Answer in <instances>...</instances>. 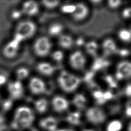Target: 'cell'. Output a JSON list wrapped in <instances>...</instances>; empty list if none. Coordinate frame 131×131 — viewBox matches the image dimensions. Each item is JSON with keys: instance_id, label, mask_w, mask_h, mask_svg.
Returning a JSON list of instances; mask_svg holds the SVG:
<instances>
[{"instance_id": "cell-1", "label": "cell", "mask_w": 131, "mask_h": 131, "mask_svg": "<svg viewBox=\"0 0 131 131\" xmlns=\"http://www.w3.org/2000/svg\"><path fill=\"white\" fill-rule=\"evenodd\" d=\"M34 119V115L30 108L20 106L15 112L11 126L15 129L28 128L31 126Z\"/></svg>"}, {"instance_id": "cell-2", "label": "cell", "mask_w": 131, "mask_h": 131, "mask_svg": "<svg viewBox=\"0 0 131 131\" xmlns=\"http://www.w3.org/2000/svg\"><path fill=\"white\" fill-rule=\"evenodd\" d=\"M58 83L63 91L71 93L78 88L80 83V79L66 71H62L58 78Z\"/></svg>"}, {"instance_id": "cell-3", "label": "cell", "mask_w": 131, "mask_h": 131, "mask_svg": "<svg viewBox=\"0 0 131 131\" xmlns=\"http://www.w3.org/2000/svg\"><path fill=\"white\" fill-rule=\"evenodd\" d=\"M36 30L34 23L29 20H26L19 23L16 29V32L14 39L20 42L21 41L32 37Z\"/></svg>"}, {"instance_id": "cell-4", "label": "cell", "mask_w": 131, "mask_h": 131, "mask_svg": "<svg viewBox=\"0 0 131 131\" xmlns=\"http://www.w3.org/2000/svg\"><path fill=\"white\" fill-rule=\"evenodd\" d=\"M52 45L50 40L45 36L37 38L33 45L35 53L38 56H46L49 53Z\"/></svg>"}, {"instance_id": "cell-5", "label": "cell", "mask_w": 131, "mask_h": 131, "mask_svg": "<svg viewBox=\"0 0 131 131\" xmlns=\"http://www.w3.org/2000/svg\"><path fill=\"white\" fill-rule=\"evenodd\" d=\"M87 120L91 123L98 124L103 123L106 118L104 112L99 108L91 107L86 112Z\"/></svg>"}, {"instance_id": "cell-6", "label": "cell", "mask_w": 131, "mask_h": 131, "mask_svg": "<svg viewBox=\"0 0 131 131\" xmlns=\"http://www.w3.org/2000/svg\"><path fill=\"white\" fill-rule=\"evenodd\" d=\"M85 59L83 54L79 51L72 53L69 58L71 66L76 70H82L85 64Z\"/></svg>"}, {"instance_id": "cell-7", "label": "cell", "mask_w": 131, "mask_h": 131, "mask_svg": "<svg viewBox=\"0 0 131 131\" xmlns=\"http://www.w3.org/2000/svg\"><path fill=\"white\" fill-rule=\"evenodd\" d=\"M116 76L118 80L130 77L131 62L127 61L120 62L117 67Z\"/></svg>"}, {"instance_id": "cell-8", "label": "cell", "mask_w": 131, "mask_h": 131, "mask_svg": "<svg viewBox=\"0 0 131 131\" xmlns=\"http://www.w3.org/2000/svg\"><path fill=\"white\" fill-rule=\"evenodd\" d=\"M29 87L31 92L35 95L42 94L46 90L44 82L37 77H33L30 80Z\"/></svg>"}, {"instance_id": "cell-9", "label": "cell", "mask_w": 131, "mask_h": 131, "mask_svg": "<svg viewBox=\"0 0 131 131\" xmlns=\"http://www.w3.org/2000/svg\"><path fill=\"white\" fill-rule=\"evenodd\" d=\"M19 43L15 39L9 42L3 49V53L4 56L9 59L14 57L17 54Z\"/></svg>"}, {"instance_id": "cell-10", "label": "cell", "mask_w": 131, "mask_h": 131, "mask_svg": "<svg viewBox=\"0 0 131 131\" xmlns=\"http://www.w3.org/2000/svg\"><path fill=\"white\" fill-rule=\"evenodd\" d=\"M8 88L11 97L13 99L19 98L23 95V87L19 80L10 82L8 84Z\"/></svg>"}, {"instance_id": "cell-11", "label": "cell", "mask_w": 131, "mask_h": 131, "mask_svg": "<svg viewBox=\"0 0 131 131\" xmlns=\"http://www.w3.org/2000/svg\"><path fill=\"white\" fill-rule=\"evenodd\" d=\"M52 104L55 112L61 113L68 109V101L64 98L61 96H55L52 101Z\"/></svg>"}, {"instance_id": "cell-12", "label": "cell", "mask_w": 131, "mask_h": 131, "mask_svg": "<svg viewBox=\"0 0 131 131\" xmlns=\"http://www.w3.org/2000/svg\"><path fill=\"white\" fill-rule=\"evenodd\" d=\"M74 12L72 14L76 20H81L85 18L89 13L88 7L82 3H78L76 5Z\"/></svg>"}, {"instance_id": "cell-13", "label": "cell", "mask_w": 131, "mask_h": 131, "mask_svg": "<svg viewBox=\"0 0 131 131\" xmlns=\"http://www.w3.org/2000/svg\"><path fill=\"white\" fill-rule=\"evenodd\" d=\"M40 126L47 131H55L57 126V122L53 117H47L39 121Z\"/></svg>"}, {"instance_id": "cell-14", "label": "cell", "mask_w": 131, "mask_h": 131, "mask_svg": "<svg viewBox=\"0 0 131 131\" xmlns=\"http://www.w3.org/2000/svg\"><path fill=\"white\" fill-rule=\"evenodd\" d=\"M23 10L26 14L29 16H33L38 13L39 7L37 3L35 1H29L23 3Z\"/></svg>"}, {"instance_id": "cell-15", "label": "cell", "mask_w": 131, "mask_h": 131, "mask_svg": "<svg viewBox=\"0 0 131 131\" xmlns=\"http://www.w3.org/2000/svg\"><path fill=\"white\" fill-rule=\"evenodd\" d=\"M37 70L43 75L50 76L55 71L54 68L50 63L47 62H40L37 65Z\"/></svg>"}, {"instance_id": "cell-16", "label": "cell", "mask_w": 131, "mask_h": 131, "mask_svg": "<svg viewBox=\"0 0 131 131\" xmlns=\"http://www.w3.org/2000/svg\"><path fill=\"white\" fill-rule=\"evenodd\" d=\"M103 49L104 53L106 55H110L114 53L117 50L116 45L111 39H105L103 43Z\"/></svg>"}, {"instance_id": "cell-17", "label": "cell", "mask_w": 131, "mask_h": 131, "mask_svg": "<svg viewBox=\"0 0 131 131\" xmlns=\"http://www.w3.org/2000/svg\"><path fill=\"white\" fill-rule=\"evenodd\" d=\"M73 39L70 36L63 35L60 36L58 40L59 46L64 49L70 48L73 45Z\"/></svg>"}, {"instance_id": "cell-18", "label": "cell", "mask_w": 131, "mask_h": 131, "mask_svg": "<svg viewBox=\"0 0 131 131\" xmlns=\"http://www.w3.org/2000/svg\"><path fill=\"white\" fill-rule=\"evenodd\" d=\"M86 98L83 94H76L73 100L74 105L79 109H82L84 107L86 104Z\"/></svg>"}, {"instance_id": "cell-19", "label": "cell", "mask_w": 131, "mask_h": 131, "mask_svg": "<svg viewBox=\"0 0 131 131\" xmlns=\"http://www.w3.org/2000/svg\"><path fill=\"white\" fill-rule=\"evenodd\" d=\"M34 105L36 111L40 114H42L46 112L48 104L46 99L41 98L36 101Z\"/></svg>"}, {"instance_id": "cell-20", "label": "cell", "mask_w": 131, "mask_h": 131, "mask_svg": "<svg viewBox=\"0 0 131 131\" xmlns=\"http://www.w3.org/2000/svg\"><path fill=\"white\" fill-rule=\"evenodd\" d=\"M80 114L79 112H72L68 114L67 117V121L73 125H78L80 123Z\"/></svg>"}, {"instance_id": "cell-21", "label": "cell", "mask_w": 131, "mask_h": 131, "mask_svg": "<svg viewBox=\"0 0 131 131\" xmlns=\"http://www.w3.org/2000/svg\"><path fill=\"white\" fill-rule=\"evenodd\" d=\"M122 127V123L117 120L109 122L106 127V131H120Z\"/></svg>"}, {"instance_id": "cell-22", "label": "cell", "mask_w": 131, "mask_h": 131, "mask_svg": "<svg viewBox=\"0 0 131 131\" xmlns=\"http://www.w3.org/2000/svg\"><path fill=\"white\" fill-rule=\"evenodd\" d=\"M63 30V27L60 24H54L52 25L49 28V34L51 36H56L59 34Z\"/></svg>"}, {"instance_id": "cell-23", "label": "cell", "mask_w": 131, "mask_h": 131, "mask_svg": "<svg viewBox=\"0 0 131 131\" xmlns=\"http://www.w3.org/2000/svg\"><path fill=\"white\" fill-rule=\"evenodd\" d=\"M97 48V44L94 41H90L85 45V50L87 53L92 56H95L96 55Z\"/></svg>"}, {"instance_id": "cell-24", "label": "cell", "mask_w": 131, "mask_h": 131, "mask_svg": "<svg viewBox=\"0 0 131 131\" xmlns=\"http://www.w3.org/2000/svg\"><path fill=\"white\" fill-rule=\"evenodd\" d=\"M16 76L18 79L23 80L26 78L29 75V70L25 68H20L16 72Z\"/></svg>"}, {"instance_id": "cell-25", "label": "cell", "mask_w": 131, "mask_h": 131, "mask_svg": "<svg viewBox=\"0 0 131 131\" xmlns=\"http://www.w3.org/2000/svg\"><path fill=\"white\" fill-rule=\"evenodd\" d=\"M120 39L124 41H129L131 40V32L125 29L120 30L118 33Z\"/></svg>"}, {"instance_id": "cell-26", "label": "cell", "mask_w": 131, "mask_h": 131, "mask_svg": "<svg viewBox=\"0 0 131 131\" xmlns=\"http://www.w3.org/2000/svg\"><path fill=\"white\" fill-rule=\"evenodd\" d=\"M108 64V62L101 58H97L94 62L92 69L93 70H99Z\"/></svg>"}, {"instance_id": "cell-27", "label": "cell", "mask_w": 131, "mask_h": 131, "mask_svg": "<svg viewBox=\"0 0 131 131\" xmlns=\"http://www.w3.org/2000/svg\"><path fill=\"white\" fill-rule=\"evenodd\" d=\"M42 4L44 6H45L48 9H53L57 7L59 4L60 2L58 1H48L44 0L41 2Z\"/></svg>"}, {"instance_id": "cell-28", "label": "cell", "mask_w": 131, "mask_h": 131, "mask_svg": "<svg viewBox=\"0 0 131 131\" xmlns=\"http://www.w3.org/2000/svg\"><path fill=\"white\" fill-rule=\"evenodd\" d=\"M76 6L74 5L70 4V5H65L61 7V10L62 12L64 13H71L72 14L75 10Z\"/></svg>"}, {"instance_id": "cell-29", "label": "cell", "mask_w": 131, "mask_h": 131, "mask_svg": "<svg viewBox=\"0 0 131 131\" xmlns=\"http://www.w3.org/2000/svg\"><path fill=\"white\" fill-rule=\"evenodd\" d=\"M103 93L99 90L95 91L93 93L94 97L97 100L98 102L100 104L105 102L103 99Z\"/></svg>"}, {"instance_id": "cell-30", "label": "cell", "mask_w": 131, "mask_h": 131, "mask_svg": "<svg viewBox=\"0 0 131 131\" xmlns=\"http://www.w3.org/2000/svg\"><path fill=\"white\" fill-rule=\"evenodd\" d=\"M52 57L54 60L56 61H60L63 58V54L60 51H56L53 53Z\"/></svg>"}, {"instance_id": "cell-31", "label": "cell", "mask_w": 131, "mask_h": 131, "mask_svg": "<svg viewBox=\"0 0 131 131\" xmlns=\"http://www.w3.org/2000/svg\"><path fill=\"white\" fill-rule=\"evenodd\" d=\"M121 4V1H114L111 0L108 1V6L112 9H116L119 7V6Z\"/></svg>"}, {"instance_id": "cell-32", "label": "cell", "mask_w": 131, "mask_h": 131, "mask_svg": "<svg viewBox=\"0 0 131 131\" xmlns=\"http://www.w3.org/2000/svg\"><path fill=\"white\" fill-rule=\"evenodd\" d=\"M113 95L112 93L110 91H107L106 92L103 93V99L105 101L110 100L113 98Z\"/></svg>"}, {"instance_id": "cell-33", "label": "cell", "mask_w": 131, "mask_h": 131, "mask_svg": "<svg viewBox=\"0 0 131 131\" xmlns=\"http://www.w3.org/2000/svg\"><path fill=\"white\" fill-rule=\"evenodd\" d=\"M122 16L124 18H128L131 16V8H127L122 12Z\"/></svg>"}, {"instance_id": "cell-34", "label": "cell", "mask_w": 131, "mask_h": 131, "mask_svg": "<svg viewBox=\"0 0 131 131\" xmlns=\"http://www.w3.org/2000/svg\"><path fill=\"white\" fill-rule=\"evenodd\" d=\"M124 92L126 96L131 97V83H129L126 85Z\"/></svg>"}, {"instance_id": "cell-35", "label": "cell", "mask_w": 131, "mask_h": 131, "mask_svg": "<svg viewBox=\"0 0 131 131\" xmlns=\"http://www.w3.org/2000/svg\"><path fill=\"white\" fill-rule=\"evenodd\" d=\"M125 114L128 117H131V106H127L125 110Z\"/></svg>"}, {"instance_id": "cell-36", "label": "cell", "mask_w": 131, "mask_h": 131, "mask_svg": "<svg viewBox=\"0 0 131 131\" xmlns=\"http://www.w3.org/2000/svg\"><path fill=\"white\" fill-rule=\"evenodd\" d=\"M0 131H8V128L5 125L2 124L0 125Z\"/></svg>"}, {"instance_id": "cell-37", "label": "cell", "mask_w": 131, "mask_h": 131, "mask_svg": "<svg viewBox=\"0 0 131 131\" xmlns=\"http://www.w3.org/2000/svg\"><path fill=\"white\" fill-rule=\"evenodd\" d=\"M6 81V78L3 76L0 75V84H3Z\"/></svg>"}, {"instance_id": "cell-38", "label": "cell", "mask_w": 131, "mask_h": 131, "mask_svg": "<svg viewBox=\"0 0 131 131\" xmlns=\"http://www.w3.org/2000/svg\"><path fill=\"white\" fill-rule=\"evenodd\" d=\"M4 118L2 114H0V125L2 124H3V123L4 122Z\"/></svg>"}, {"instance_id": "cell-39", "label": "cell", "mask_w": 131, "mask_h": 131, "mask_svg": "<svg viewBox=\"0 0 131 131\" xmlns=\"http://www.w3.org/2000/svg\"><path fill=\"white\" fill-rule=\"evenodd\" d=\"M127 53H128V52H127V50H122V51H121V52H120V54H121L122 55H127Z\"/></svg>"}, {"instance_id": "cell-40", "label": "cell", "mask_w": 131, "mask_h": 131, "mask_svg": "<svg viewBox=\"0 0 131 131\" xmlns=\"http://www.w3.org/2000/svg\"><path fill=\"white\" fill-rule=\"evenodd\" d=\"M91 2L95 4H99V3H101V1H92Z\"/></svg>"}, {"instance_id": "cell-41", "label": "cell", "mask_w": 131, "mask_h": 131, "mask_svg": "<svg viewBox=\"0 0 131 131\" xmlns=\"http://www.w3.org/2000/svg\"><path fill=\"white\" fill-rule=\"evenodd\" d=\"M82 42H83V40H82L81 39H79V40H78V41H77V43L78 45H81V44H82Z\"/></svg>"}, {"instance_id": "cell-42", "label": "cell", "mask_w": 131, "mask_h": 131, "mask_svg": "<svg viewBox=\"0 0 131 131\" xmlns=\"http://www.w3.org/2000/svg\"><path fill=\"white\" fill-rule=\"evenodd\" d=\"M128 131H131V122L130 123L128 127Z\"/></svg>"}, {"instance_id": "cell-43", "label": "cell", "mask_w": 131, "mask_h": 131, "mask_svg": "<svg viewBox=\"0 0 131 131\" xmlns=\"http://www.w3.org/2000/svg\"><path fill=\"white\" fill-rule=\"evenodd\" d=\"M55 131H66V129H58L56 130Z\"/></svg>"}, {"instance_id": "cell-44", "label": "cell", "mask_w": 131, "mask_h": 131, "mask_svg": "<svg viewBox=\"0 0 131 131\" xmlns=\"http://www.w3.org/2000/svg\"><path fill=\"white\" fill-rule=\"evenodd\" d=\"M66 131H74V130H72V129H66Z\"/></svg>"}, {"instance_id": "cell-45", "label": "cell", "mask_w": 131, "mask_h": 131, "mask_svg": "<svg viewBox=\"0 0 131 131\" xmlns=\"http://www.w3.org/2000/svg\"><path fill=\"white\" fill-rule=\"evenodd\" d=\"M83 131H94V130H91V129H85V130H84Z\"/></svg>"}, {"instance_id": "cell-46", "label": "cell", "mask_w": 131, "mask_h": 131, "mask_svg": "<svg viewBox=\"0 0 131 131\" xmlns=\"http://www.w3.org/2000/svg\"><path fill=\"white\" fill-rule=\"evenodd\" d=\"M31 131H38V130H36V129H34V128H33V129H32Z\"/></svg>"}]
</instances>
